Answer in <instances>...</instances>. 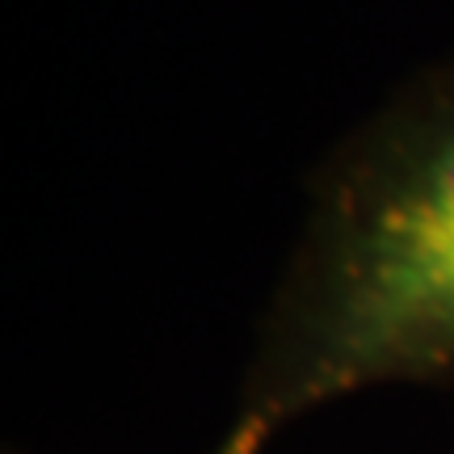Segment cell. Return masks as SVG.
Segmentation results:
<instances>
[{"instance_id":"1","label":"cell","mask_w":454,"mask_h":454,"mask_svg":"<svg viewBox=\"0 0 454 454\" xmlns=\"http://www.w3.org/2000/svg\"><path fill=\"white\" fill-rule=\"evenodd\" d=\"M454 379V55L328 152L215 454L383 383Z\"/></svg>"}]
</instances>
